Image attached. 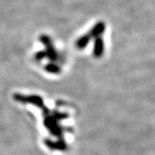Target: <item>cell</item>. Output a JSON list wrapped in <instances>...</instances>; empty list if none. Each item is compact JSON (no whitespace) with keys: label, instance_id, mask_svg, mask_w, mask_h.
I'll list each match as a JSON object with an SVG mask.
<instances>
[{"label":"cell","instance_id":"5","mask_svg":"<svg viewBox=\"0 0 155 155\" xmlns=\"http://www.w3.org/2000/svg\"><path fill=\"white\" fill-rule=\"evenodd\" d=\"M39 41L41 43V44L44 46L45 48L48 47V46H50V45H53V40L51 39L49 35H46V34H42L39 36Z\"/></svg>","mask_w":155,"mask_h":155},{"label":"cell","instance_id":"3","mask_svg":"<svg viewBox=\"0 0 155 155\" xmlns=\"http://www.w3.org/2000/svg\"><path fill=\"white\" fill-rule=\"evenodd\" d=\"M91 40H92V38L90 36V35H89L88 33L84 34L83 35H81V36L76 41L75 46H76V48H77L78 49H84V48L88 46L89 43L91 42Z\"/></svg>","mask_w":155,"mask_h":155},{"label":"cell","instance_id":"7","mask_svg":"<svg viewBox=\"0 0 155 155\" xmlns=\"http://www.w3.org/2000/svg\"><path fill=\"white\" fill-rule=\"evenodd\" d=\"M45 58H47V55H46V52H45V50H42V51H39L37 52L35 54V61H42L43 59Z\"/></svg>","mask_w":155,"mask_h":155},{"label":"cell","instance_id":"6","mask_svg":"<svg viewBox=\"0 0 155 155\" xmlns=\"http://www.w3.org/2000/svg\"><path fill=\"white\" fill-rule=\"evenodd\" d=\"M45 70L50 73H59L61 72V69L55 63H48L45 66Z\"/></svg>","mask_w":155,"mask_h":155},{"label":"cell","instance_id":"2","mask_svg":"<svg viewBox=\"0 0 155 155\" xmlns=\"http://www.w3.org/2000/svg\"><path fill=\"white\" fill-rule=\"evenodd\" d=\"M106 29V25L105 23L104 22H98L95 24L92 28H91V30L89 31L88 34L90 35V36L92 39L97 38V37H99L102 36V35L105 32Z\"/></svg>","mask_w":155,"mask_h":155},{"label":"cell","instance_id":"1","mask_svg":"<svg viewBox=\"0 0 155 155\" xmlns=\"http://www.w3.org/2000/svg\"><path fill=\"white\" fill-rule=\"evenodd\" d=\"M104 53V41L102 36L94 39L93 56L95 58H101Z\"/></svg>","mask_w":155,"mask_h":155},{"label":"cell","instance_id":"4","mask_svg":"<svg viewBox=\"0 0 155 155\" xmlns=\"http://www.w3.org/2000/svg\"><path fill=\"white\" fill-rule=\"evenodd\" d=\"M45 48H46V49H45V52H46L47 58H48L50 61L55 62V61H58V59H59V54H58V53H57V51H56L54 44L48 46V47H46Z\"/></svg>","mask_w":155,"mask_h":155}]
</instances>
